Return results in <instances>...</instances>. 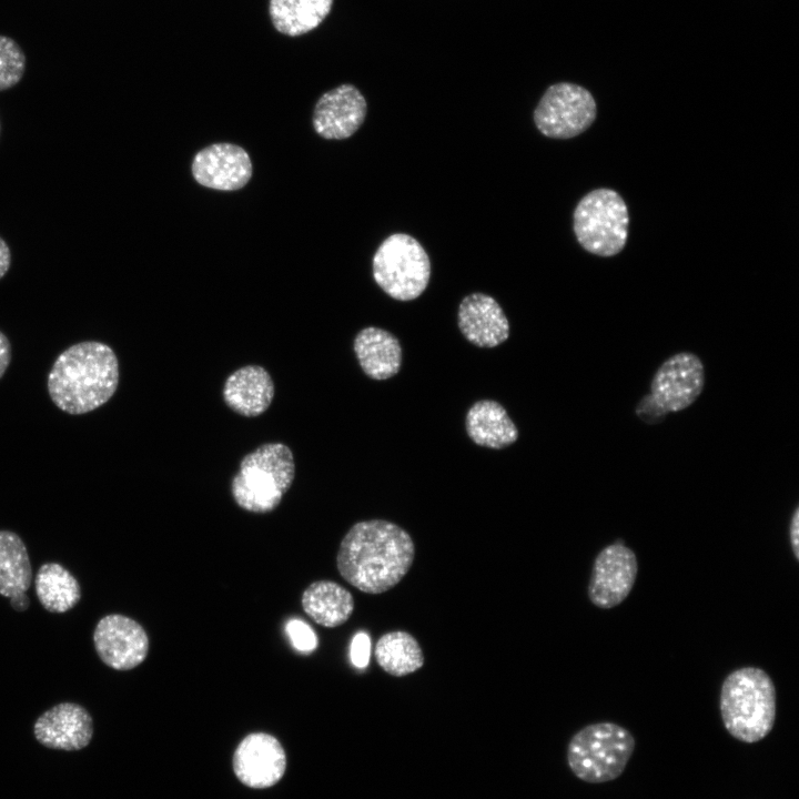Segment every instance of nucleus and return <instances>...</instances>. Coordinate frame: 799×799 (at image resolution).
<instances>
[{
  "label": "nucleus",
  "mask_w": 799,
  "mask_h": 799,
  "mask_svg": "<svg viewBox=\"0 0 799 799\" xmlns=\"http://www.w3.org/2000/svg\"><path fill=\"white\" fill-rule=\"evenodd\" d=\"M415 544L407 530L385 519L355 523L341 540L336 567L350 585L378 595L394 588L409 572Z\"/></svg>",
  "instance_id": "f257e3e1"
},
{
  "label": "nucleus",
  "mask_w": 799,
  "mask_h": 799,
  "mask_svg": "<svg viewBox=\"0 0 799 799\" xmlns=\"http://www.w3.org/2000/svg\"><path fill=\"white\" fill-rule=\"evenodd\" d=\"M119 383L113 350L98 341H84L64 350L48 375V392L61 411L80 415L105 404Z\"/></svg>",
  "instance_id": "f03ea898"
},
{
  "label": "nucleus",
  "mask_w": 799,
  "mask_h": 799,
  "mask_svg": "<svg viewBox=\"0 0 799 799\" xmlns=\"http://www.w3.org/2000/svg\"><path fill=\"white\" fill-rule=\"evenodd\" d=\"M776 687L761 668L747 666L726 676L719 710L728 734L745 744L765 739L772 730L777 711Z\"/></svg>",
  "instance_id": "7ed1b4c3"
},
{
  "label": "nucleus",
  "mask_w": 799,
  "mask_h": 799,
  "mask_svg": "<svg viewBox=\"0 0 799 799\" xmlns=\"http://www.w3.org/2000/svg\"><path fill=\"white\" fill-rule=\"evenodd\" d=\"M294 476L291 448L283 443H266L242 458L231 482V493L242 509L270 513L280 505Z\"/></svg>",
  "instance_id": "20e7f679"
},
{
  "label": "nucleus",
  "mask_w": 799,
  "mask_h": 799,
  "mask_svg": "<svg viewBox=\"0 0 799 799\" xmlns=\"http://www.w3.org/2000/svg\"><path fill=\"white\" fill-rule=\"evenodd\" d=\"M636 740L625 727L600 721L573 735L566 749L568 768L587 783H604L619 778L635 751Z\"/></svg>",
  "instance_id": "39448f33"
},
{
  "label": "nucleus",
  "mask_w": 799,
  "mask_h": 799,
  "mask_svg": "<svg viewBox=\"0 0 799 799\" xmlns=\"http://www.w3.org/2000/svg\"><path fill=\"white\" fill-rule=\"evenodd\" d=\"M629 214L621 195L613 189L588 192L577 203L573 229L581 247L597 256L620 253L628 237Z\"/></svg>",
  "instance_id": "423d86ee"
},
{
  "label": "nucleus",
  "mask_w": 799,
  "mask_h": 799,
  "mask_svg": "<svg viewBox=\"0 0 799 799\" xmlns=\"http://www.w3.org/2000/svg\"><path fill=\"white\" fill-rule=\"evenodd\" d=\"M376 284L397 301L417 299L427 287L431 261L422 244L406 233L386 237L373 256Z\"/></svg>",
  "instance_id": "0eeeda50"
},
{
  "label": "nucleus",
  "mask_w": 799,
  "mask_h": 799,
  "mask_svg": "<svg viewBox=\"0 0 799 799\" xmlns=\"http://www.w3.org/2000/svg\"><path fill=\"white\" fill-rule=\"evenodd\" d=\"M593 94L581 85L559 82L547 88L534 110L538 131L550 139H572L584 133L596 120Z\"/></svg>",
  "instance_id": "6e6552de"
},
{
  "label": "nucleus",
  "mask_w": 799,
  "mask_h": 799,
  "mask_svg": "<svg viewBox=\"0 0 799 799\" xmlns=\"http://www.w3.org/2000/svg\"><path fill=\"white\" fill-rule=\"evenodd\" d=\"M705 384V367L694 353L680 352L668 357L656 371L649 396L668 415L689 407Z\"/></svg>",
  "instance_id": "1a4fd4ad"
},
{
  "label": "nucleus",
  "mask_w": 799,
  "mask_h": 799,
  "mask_svg": "<svg viewBox=\"0 0 799 799\" xmlns=\"http://www.w3.org/2000/svg\"><path fill=\"white\" fill-rule=\"evenodd\" d=\"M638 573L634 550L624 544L613 543L596 556L587 595L593 605L610 609L621 604L631 591Z\"/></svg>",
  "instance_id": "9d476101"
},
{
  "label": "nucleus",
  "mask_w": 799,
  "mask_h": 799,
  "mask_svg": "<svg viewBox=\"0 0 799 799\" xmlns=\"http://www.w3.org/2000/svg\"><path fill=\"white\" fill-rule=\"evenodd\" d=\"M93 644L100 659L110 668L121 671L142 664L150 647L144 628L121 614H110L98 621Z\"/></svg>",
  "instance_id": "9b49d317"
},
{
  "label": "nucleus",
  "mask_w": 799,
  "mask_h": 799,
  "mask_svg": "<svg viewBox=\"0 0 799 799\" xmlns=\"http://www.w3.org/2000/svg\"><path fill=\"white\" fill-rule=\"evenodd\" d=\"M286 768L281 742L266 732H253L243 738L233 755V770L239 780L255 789L274 786Z\"/></svg>",
  "instance_id": "f8f14e48"
},
{
  "label": "nucleus",
  "mask_w": 799,
  "mask_h": 799,
  "mask_svg": "<svg viewBox=\"0 0 799 799\" xmlns=\"http://www.w3.org/2000/svg\"><path fill=\"white\" fill-rule=\"evenodd\" d=\"M194 180L209 189L235 191L250 181L253 166L247 152L240 145L222 142L200 150L192 161Z\"/></svg>",
  "instance_id": "ddd939ff"
},
{
  "label": "nucleus",
  "mask_w": 799,
  "mask_h": 799,
  "mask_svg": "<svg viewBox=\"0 0 799 799\" xmlns=\"http://www.w3.org/2000/svg\"><path fill=\"white\" fill-rule=\"evenodd\" d=\"M366 111V100L360 90L344 83L320 97L313 111V127L324 139L344 140L360 129Z\"/></svg>",
  "instance_id": "4468645a"
},
{
  "label": "nucleus",
  "mask_w": 799,
  "mask_h": 799,
  "mask_svg": "<svg viewBox=\"0 0 799 799\" xmlns=\"http://www.w3.org/2000/svg\"><path fill=\"white\" fill-rule=\"evenodd\" d=\"M93 719L81 705L60 702L41 714L34 722L33 734L42 746L63 751H78L93 737Z\"/></svg>",
  "instance_id": "2eb2a0df"
},
{
  "label": "nucleus",
  "mask_w": 799,
  "mask_h": 799,
  "mask_svg": "<svg viewBox=\"0 0 799 799\" xmlns=\"http://www.w3.org/2000/svg\"><path fill=\"white\" fill-rule=\"evenodd\" d=\"M457 323L464 337L479 347H495L509 336V323L502 306L484 293H472L462 300Z\"/></svg>",
  "instance_id": "dca6fc26"
},
{
  "label": "nucleus",
  "mask_w": 799,
  "mask_h": 799,
  "mask_svg": "<svg viewBox=\"0 0 799 799\" xmlns=\"http://www.w3.org/2000/svg\"><path fill=\"white\" fill-rule=\"evenodd\" d=\"M270 373L260 365H246L230 374L223 386V400L235 413L255 417L263 414L274 397Z\"/></svg>",
  "instance_id": "f3484780"
},
{
  "label": "nucleus",
  "mask_w": 799,
  "mask_h": 799,
  "mask_svg": "<svg viewBox=\"0 0 799 799\" xmlns=\"http://www.w3.org/2000/svg\"><path fill=\"white\" fill-rule=\"evenodd\" d=\"M354 352L363 372L373 380L391 378L401 368V344L383 328L368 326L361 330L354 338Z\"/></svg>",
  "instance_id": "a211bd4d"
},
{
  "label": "nucleus",
  "mask_w": 799,
  "mask_h": 799,
  "mask_svg": "<svg viewBox=\"0 0 799 799\" xmlns=\"http://www.w3.org/2000/svg\"><path fill=\"white\" fill-rule=\"evenodd\" d=\"M465 426L475 444L488 448H504L518 438V429L506 409L492 400L474 403L467 411Z\"/></svg>",
  "instance_id": "6ab92c4d"
},
{
  "label": "nucleus",
  "mask_w": 799,
  "mask_h": 799,
  "mask_svg": "<svg viewBox=\"0 0 799 799\" xmlns=\"http://www.w3.org/2000/svg\"><path fill=\"white\" fill-rule=\"evenodd\" d=\"M302 608L316 624L335 628L353 615L355 600L344 586L333 580H316L302 594Z\"/></svg>",
  "instance_id": "aec40b11"
},
{
  "label": "nucleus",
  "mask_w": 799,
  "mask_h": 799,
  "mask_svg": "<svg viewBox=\"0 0 799 799\" xmlns=\"http://www.w3.org/2000/svg\"><path fill=\"white\" fill-rule=\"evenodd\" d=\"M374 657L377 665L393 677L413 674L425 663L419 643L405 630L383 634L375 644Z\"/></svg>",
  "instance_id": "412c9836"
},
{
  "label": "nucleus",
  "mask_w": 799,
  "mask_h": 799,
  "mask_svg": "<svg viewBox=\"0 0 799 799\" xmlns=\"http://www.w3.org/2000/svg\"><path fill=\"white\" fill-rule=\"evenodd\" d=\"M332 4L333 0H270L269 14L279 32L297 37L318 27Z\"/></svg>",
  "instance_id": "4be33fe9"
},
{
  "label": "nucleus",
  "mask_w": 799,
  "mask_h": 799,
  "mask_svg": "<svg viewBox=\"0 0 799 799\" xmlns=\"http://www.w3.org/2000/svg\"><path fill=\"white\" fill-rule=\"evenodd\" d=\"M34 587L40 604L50 613H65L81 599L79 581L58 563H45L39 568Z\"/></svg>",
  "instance_id": "5701e85b"
},
{
  "label": "nucleus",
  "mask_w": 799,
  "mask_h": 799,
  "mask_svg": "<svg viewBox=\"0 0 799 799\" xmlns=\"http://www.w3.org/2000/svg\"><path fill=\"white\" fill-rule=\"evenodd\" d=\"M32 581V567L22 539L13 532L0 530V595L10 598L26 593Z\"/></svg>",
  "instance_id": "b1692460"
},
{
  "label": "nucleus",
  "mask_w": 799,
  "mask_h": 799,
  "mask_svg": "<svg viewBox=\"0 0 799 799\" xmlns=\"http://www.w3.org/2000/svg\"><path fill=\"white\" fill-rule=\"evenodd\" d=\"M26 55L11 38L0 36V91L14 87L26 71Z\"/></svg>",
  "instance_id": "393cba45"
},
{
  "label": "nucleus",
  "mask_w": 799,
  "mask_h": 799,
  "mask_svg": "<svg viewBox=\"0 0 799 799\" xmlns=\"http://www.w3.org/2000/svg\"><path fill=\"white\" fill-rule=\"evenodd\" d=\"M285 631L296 650L311 654L317 647V637L310 625L300 619H291L285 625Z\"/></svg>",
  "instance_id": "a878e982"
},
{
  "label": "nucleus",
  "mask_w": 799,
  "mask_h": 799,
  "mask_svg": "<svg viewBox=\"0 0 799 799\" xmlns=\"http://www.w3.org/2000/svg\"><path fill=\"white\" fill-rule=\"evenodd\" d=\"M635 413L640 421L649 425L658 424L667 416L649 394H646L639 400L635 407Z\"/></svg>",
  "instance_id": "bb28decb"
},
{
  "label": "nucleus",
  "mask_w": 799,
  "mask_h": 799,
  "mask_svg": "<svg viewBox=\"0 0 799 799\" xmlns=\"http://www.w3.org/2000/svg\"><path fill=\"white\" fill-rule=\"evenodd\" d=\"M371 643L366 633H357L351 643V660L358 668L366 667L370 660Z\"/></svg>",
  "instance_id": "cd10ccee"
},
{
  "label": "nucleus",
  "mask_w": 799,
  "mask_h": 799,
  "mask_svg": "<svg viewBox=\"0 0 799 799\" xmlns=\"http://www.w3.org/2000/svg\"><path fill=\"white\" fill-rule=\"evenodd\" d=\"M790 545L795 558L799 560V508L796 507L789 526Z\"/></svg>",
  "instance_id": "c85d7f7f"
},
{
  "label": "nucleus",
  "mask_w": 799,
  "mask_h": 799,
  "mask_svg": "<svg viewBox=\"0 0 799 799\" xmlns=\"http://www.w3.org/2000/svg\"><path fill=\"white\" fill-rule=\"evenodd\" d=\"M11 358V348L8 337L0 331V378L6 373Z\"/></svg>",
  "instance_id": "c756f323"
},
{
  "label": "nucleus",
  "mask_w": 799,
  "mask_h": 799,
  "mask_svg": "<svg viewBox=\"0 0 799 799\" xmlns=\"http://www.w3.org/2000/svg\"><path fill=\"white\" fill-rule=\"evenodd\" d=\"M11 264V253L7 242L0 236V280L9 271Z\"/></svg>",
  "instance_id": "7c9ffc66"
},
{
  "label": "nucleus",
  "mask_w": 799,
  "mask_h": 799,
  "mask_svg": "<svg viewBox=\"0 0 799 799\" xmlns=\"http://www.w3.org/2000/svg\"><path fill=\"white\" fill-rule=\"evenodd\" d=\"M10 605L16 611H24L30 606V599L26 593H18L10 597Z\"/></svg>",
  "instance_id": "2f4dec72"
}]
</instances>
